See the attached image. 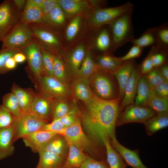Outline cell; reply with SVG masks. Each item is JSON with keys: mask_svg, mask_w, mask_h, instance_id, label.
<instances>
[{"mask_svg": "<svg viewBox=\"0 0 168 168\" xmlns=\"http://www.w3.org/2000/svg\"><path fill=\"white\" fill-rule=\"evenodd\" d=\"M119 98L106 100L94 94L79 111L82 128L96 145L104 146L103 140L110 142L115 136V127L122 111Z\"/></svg>", "mask_w": 168, "mask_h": 168, "instance_id": "1", "label": "cell"}, {"mask_svg": "<svg viewBox=\"0 0 168 168\" xmlns=\"http://www.w3.org/2000/svg\"><path fill=\"white\" fill-rule=\"evenodd\" d=\"M88 79L93 93L97 97L110 100L119 98L118 85L113 74L99 68Z\"/></svg>", "mask_w": 168, "mask_h": 168, "instance_id": "2", "label": "cell"}, {"mask_svg": "<svg viewBox=\"0 0 168 168\" xmlns=\"http://www.w3.org/2000/svg\"><path fill=\"white\" fill-rule=\"evenodd\" d=\"M133 11L120 16L109 25L112 36L113 52L134 38L132 21Z\"/></svg>", "mask_w": 168, "mask_h": 168, "instance_id": "3", "label": "cell"}, {"mask_svg": "<svg viewBox=\"0 0 168 168\" xmlns=\"http://www.w3.org/2000/svg\"><path fill=\"white\" fill-rule=\"evenodd\" d=\"M34 39L40 48L53 54L60 55V38L54 29L43 22L29 24Z\"/></svg>", "mask_w": 168, "mask_h": 168, "instance_id": "4", "label": "cell"}, {"mask_svg": "<svg viewBox=\"0 0 168 168\" xmlns=\"http://www.w3.org/2000/svg\"><path fill=\"white\" fill-rule=\"evenodd\" d=\"M34 39L33 34L29 24L21 21L2 42L1 49L21 50Z\"/></svg>", "mask_w": 168, "mask_h": 168, "instance_id": "5", "label": "cell"}, {"mask_svg": "<svg viewBox=\"0 0 168 168\" xmlns=\"http://www.w3.org/2000/svg\"><path fill=\"white\" fill-rule=\"evenodd\" d=\"M47 122L31 113H22L14 117L11 124L14 129L13 142L38 130H42Z\"/></svg>", "mask_w": 168, "mask_h": 168, "instance_id": "6", "label": "cell"}, {"mask_svg": "<svg viewBox=\"0 0 168 168\" xmlns=\"http://www.w3.org/2000/svg\"><path fill=\"white\" fill-rule=\"evenodd\" d=\"M22 13L16 7L13 0H5L0 4V41L2 42L21 21Z\"/></svg>", "mask_w": 168, "mask_h": 168, "instance_id": "7", "label": "cell"}, {"mask_svg": "<svg viewBox=\"0 0 168 168\" xmlns=\"http://www.w3.org/2000/svg\"><path fill=\"white\" fill-rule=\"evenodd\" d=\"M133 4L127 2L120 5L112 7L96 8L90 18L92 26L97 30L101 27L110 25L120 16L133 11Z\"/></svg>", "mask_w": 168, "mask_h": 168, "instance_id": "8", "label": "cell"}, {"mask_svg": "<svg viewBox=\"0 0 168 168\" xmlns=\"http://www.w3.org/2000/svg\"><path fill=\"white\" fill-rule=\"evenodd\" d=\"M21 51L26 56L28 63L27 70L34 83L44 74L41 48L34 39Z\"/></svg>", "mask_w": 168, "mask_h": 168, "instance_id": "9", "label": "cell"}, {"mask_svg": "<svg viewBox=\"0 0 168 168\" xmlns=\"http://www.w3.org/2000/svg\"><path fill=\"white\" fill-rule=\"evenodd\" d=\"M117 120L116 126H120L131 123H139L144 124L156 113L151 108L136 105H129L124 109Z\"/></svg>", "mask_w": 168, "mask_h": 168, "instance_id": "10", "label": "cell"}, {"mask_svg": "<svg viewBox=\"0 0 168 168\" xmlns=\"http://www.w3.org/2000/svg\"><path fill=\"white\" fill-rule=\"evenodd\" d=\"M34 83L38 92H43L53 96L69 97L71 96L69 86L54 77L44 74Z\"/></svg>", "mask_w": 168, "mask_h": 168, "instance_id": "11", "label": "cell"}, {"mask_svg": "<svg viewBox=\"0 0 168 168\" xmlns=\"http://www.w3.org/2000/svg\"><path fill=\"white\" fill-rule=\"evenodd\" d=\"M62 136L67 142L83 152H89L93 150V145L82 128L79 117L73 124L65 128Z\"/></svg>", "mask_w": 168, "mask_h": 168, "instance_id": "12", "label": "cell"}, {"mask_svg": "<svg viewBox=\"0 0 168 168\" xmlns=\"http://www.w3.org/2000/svg\"><path fill=\"white\" fill-rule=\"evenodd\" d=\"M53 96L42 92L36 93L30 113L42 120L52 121Z\"/></svg>", "mask_w": 168, "mask_h": 168, "instance_id": "13", "label": "cell"}, {"mask_svg": "<svg viewBox=\"0 0 168 168\" xmlns=\"http://www.w3.org/2000/svg\"><path fill=\"white\" fill-rule=\"evenodd\" d=\"M60 134L40 130L30 133L22 138L25 146L34 153H38L48 142Z\"/></svg>", "mask_w": 168, "mask_h": 168, "instance_id": "14", "label": "cell"}, {"mask_svg": "<svg viewBox=\"0 0 168 168\" xmlns=\"http://www.w3.org/2000/svg\"><path fill=\"white\" fill-rule=\"evenodd\" d=\"M110 144L122 157L127 166L132 168H148L140 158L138 150H131L126 148L118 141L116 136L112 138Z\"/></svg>", "mask_w": 168, "mask_h": 168, "instance_id": "15", "label": "cell"}, {"mask_svg": "<svg viewBox=\"0 0 168 168\" xmlns=\"http://www.w3.org/2000/svg\"><path fill=\"white\" fill-rule=\"evenodd\" d=\"M69 87L71 96L84 103L89 101L93 94L88 79L82 77H77L73 78Z\"/></svg>", "mask_w": 168, "mask_h": 168, "instance_id": "16", "label": "cell"}, {"mask_svg": "<svg viewBox=\"0 0 168 168\" xmlns=\"http://www.w3.org/2000/svg\"><path fill=\"white\" fill-rule=\"evenodd\" d=\"M141 75L139 66L136 64L132 71L125 88L124 97L121 102L122 111L126 106L134 104Z\"/></svg>", "mask_w": 168, "mask_h": 168, "instance_id": "17", "label": "cell"}, {"mask_svg": "<svg viewBox=\"0 0 168 168\" xmlns=\"http://www.w3.org/2000/svg\"><path fill=\"white\" fill-rule=\"evenodd\" d=\"M11 91L17 98L22 114L30 113L36 93L31 88H23L15 83Z\"/></svg>", "mask_w": 168, "mask_h": 168, "instance_id": "18", "label": "cell"}, {"mask_svg": "<svg viewBox=\"0 0 168 168\" xmlns=\"http://www.w3.org/2000/svg\"><path fill=\"white\" fill-rule=\"evenodd\" d=\"M85 55V47L82 44L74 49L66 58L65 64L70 79L72 80L75 77Z\"/></svg>", "mask_w": 168, "mask_h": 168, "instance_id": "19", "label": "cell"}, {"mask_svg": "<svg viewBox=\"0 0 168 168\" xmlns=\"http://www.w3.org/2000/svg\"><path fill=\"white\" fill-rule=\"evenodd\" d=\"M14 129L10 126L0 129V160H2L13 155Z\"/></svg>", "mask_w": 168, "mask_h": 168, "instance_id": "20", "label": "cell"}, {"mask_svg": "<svg viewBox=\"0 0 168 168\" xmlns=\"http://www.w3.org/2000/svg\"><path fill=\"white\" fill-rule=\"evenodd\" d=\"M136 65L134 59L124 62L119 69L113 74L118 85L119 98L121 101L124 97L126 85Z\"/></svg>", "mask_w": 168, "mask_h": 168, "instance_id": "21", "label": "cell"}, {"mask_svg": "<svg viewBox=\"0 0 168 168\" xmlns=\"http://www.w3.org/2000/svg\"><path fill=\"white\" fill-rule=\"evenodd\" d=\"M103 26L99 28V30L95 40L96 49L102 54L113 55V43L109 25Z\"/></svg>", "mask_w": 168, "mask_h": 168, "instance_id": "22", "label": "cell"}, {"mask_svg": "<svg viewBox=\"0 0 168 168\" xmlns=\"http://www.w3.org/2000/svg\"><path fill=\"white\" fill-rule=\"evenodd\" d=\"M38 153L39 160L35 168H58L63 166L66 158L47 151H41Z\"/></svg>", "mask_w": 168, "mask_h": 168, "instance_id": "23", "label": "cell"}, {"mask_svg": "<svg viewBox=\"0 0 168 168\" xmlns=\"http://www.w3.org/2000/svg\"><path fill=\"white\" fill-rule=\"evenodd\" d=\"M67 142L68 154L63 166L64 168H79L88 156L73 145Z\"/></svg>", "mask_w": 168, "mask_h": 168, "instance_id": "24", "label": "cell"}, {"mask_svg": "<svg viewBox=\"0 0 168 168\" xmlns=\"http://www.w3.org/2000/svg\"><path fill=\"white\" fill-rule=\"evenodd\" d=\"M69 98L68 97L62 96H53L52 120L60 118L67 114L76 105L75 104L72 107L68 100Z\"/></svg>", "mask_w": 168, "mask_h": 168, "instance_id": "25", "label": "cell"}, {"mask_svg": "<svg viewBox=\"0 0 168 168\" xmlns=\"http://www.w3.org/2000/svg\"><path fill=\"white\" fill-rule=\"evenodd\" d=\"M147 134L151 136L157 131L168 126V112L156 113L144 124Z\"/></svg>", "mask_w": 168, "mask_h": 168, "instance_id": "26", "label": "cell"}, {"mask_svg": "<svg viewBox=\"0 0 168 168\" xmlns=\"http://www.w3.org/2000/svg\"><path fill=\"white\" fill-rule=\"evenodd\" d=\"M68 149V145L66 139L63 136L60 135L46 143L40 151L51 152L66 158Z\"/></svg>", "mask_w": 168, "mask_h": 168, "instance_id": "27", "label": "cell"}, {"mask_svg": "<svg viewBox=\"0 0 168 168\" xmlns=\"http://www.w3.org/2000/svg\"><path fill=\"white\" fill-rule=\"evenodd\" d=\"M124 62L118 60L113 55L101 54L97 56L95 63L99 68L113 74Z\"/></svg>", "mask_w": 168, "mask_h": 168, "instance_id": "28", "label": "cell"}, {"mask_svg": "<svg viewBox=\"0 0 168 168\" xmlns=\"http://www.w3.org/2000/svg\"><path fill=\"white\" fill-rule=\"evenodd\" d=\"M21 20L28 24L41 23L44 22V16L39 7L26 3Z\"/></svg>", "mask_w": 168, "mask_h": 168, "instance_id": "29", "label": "cell"}, {"mask_svg": "<svg viewBox=\"0 0 168 168\" xmlns=\"http://www.w3.org/2000/svg\"><path fill=\"white\" fill-rule=\"evenodd\" d=\"M52 56L54 77L61 82L69 86V82L70 79L65 63L60 55L52 54Z\"/></svg>", "mask_w": 168, "mask_h": 168, "instance_id": "30", "label": "cell"}, {"mask_svg": "<svg viewBox=\"0 0 168 168\" xmlns=\"http://www.w3.org/2000/svg\"><path fill=\"white\" fill-rule=\"evenodd\" d=\"M106 161L110 168H126L127 166L120 155L112 147L110 142L104 139Z\"/></svg>", "mask_w": 168, "mask_h": 168, "instance_id": "31", "label": "cell"}, {"mask_svg": "<svg viewBox=\"0 0 168 168\" xmlns=\"http://www.w3.org/2000/svg\"><path fill=\"white\" fill-rule=\"evenodd\" d=\"M58 3L65 15L69 16L83 11L88 5L86 1L80 0H58Z\"/></svg>", "mask_w": 168, "mask_h": 168, "instance_id": "32", "label": "cell"}, {"mask_svg": "<svg viewBox=\"0 0 168 168\" xmlns=\"http://www.w3.org/2000/svg\"><path fill=\"white\" fill-rule=\"evenodd\" d=\"M154 94L152 90L148 87L141 74L139 82L134 104L145 107L151 96Z\"/></svg>", "mask_w": 168, "mask_h": 168, "instance_id": "33", "label": "cell"}, {"mask_svg": "<svg viewBox=\"0 0 168 168\" xmlns=\"http://www.w3.org/2000/svg\"><path fill=\"white\" fill-rule=\"evenodd\" d=\"M66 15L58 3L44 19V22L54 29L61 27L65 21Z\"/></svg>", "mask_w": 168, "mask_h": 168, "instance_id": "34", "label": "cell"}, {"mask_svg": "<svg viewBox=\"0 0 168 168\" xmlns=\"http://www.w3.org/2000/svg\"><path fill=\"white\" fill-rule=\"evenodd\" d=\"M131 42L133 45H137L144 49L148 46L158 45L154 28L147 29L143 32L139 37L134 38Z\"/></svg>", "mask_w": 168, "mask_h": 168, "instance_id": "35", "label": "cell"}, {"mask_svg": "<svg viewBox=\"0 0 168 168\" xmlns=\"http://www.w3.org/2000/svg\"><path fill=\"white\" fill-rule=\"evenodd\" d=\"M98 68L93 59L91 54L89 52L86 55L81 66L74 77L80 76L88 79Z\"/></svg>", "mask_w": 168, "mask_h": 168, "instance_id": "36", "label": "cell"}, {"mask_svg": "<svg viewBox=\"0 0 168 168\" xmlns=\"http://www.w3.org/2000/svg\"><path fill=\"white\" fill-rule=\"evenodd\" d=\"M2 101V105L15 117L22 114L17 98L11 92L6 93L3 96Z\"/></svg>", "mask_w": 168, "mask_h": 168, "instance_id": "37", "label": "cell"}, {"mask_svg": "<svg viewBox=\"0 0 168 168\" xmlns=\"http://www.w3.org/2000/svg\"><path fill=\"white\" fill-rule=\"evenodd\" d=\"M151 108L156 113L168 112V97L152 95L145 106Z\"/></svg>", "mask_w": 168, "mask_h": 168, "instance_id": "38", "label": "cell"}, {"mask_svg": "<svg viewBox=\"0 0 168 168\" xmlns=\"http://www.w3.org/2000/svg\"><path fill=\"white\" fill-rule=\"evenodd\" d=\"M151 57L153 68H158L168 62V51L161 49L158 45L152 46Z\"/></svg>", "mask_w": 168, "mask_h": 168, "instance_id": "39", "label": "cell"}, {"mask_svg": "<svg viewBox=\"0 0 168 168\" xmlns=\"http://www.w3.org/2000/svg\"><path fill=\"white\" fill-rule=\"evenodd\" d=\"M158 44L162 49L168 51V24L166 22L154 28Z\"/></svg>", "mask_w": 168, "mask_h": 168, "instance_id": "40", "label": "cell"}, {"mask_svg": "<svg viewBox=\"0 0 168 168\" xmlns=\"http://www.w3.org/2000/svg\"><path fill=\"white\" fill-rule=\"evenodd\" d=\"M148 87L152 89L165 81L158 68H153L148 72L142 75Z\"/></svg>", "mask_w": 168, "mask_h": 168, "instance_id": "41", "label": "cell"}, {"mask_svg": "<svg viewBox=\"0 0 168 168\" xmlns=\"http://www.w3.org/2000/svg\"><path fill=\"white\" fill-rule=\"evenodd\" d=\"M41 49L42 55V67L44 74L47 76L54 77L52 54L41 48Z\"/></svg>", "mask_w": 168, "mask_h": 168, "instance_id": "42", "label": "cell"}, {"mask_svg": "<svg viewBox=\"0 0 168 168\" xmlns=\"http://www.w3.org/2000/svg\"><path fill=\"white\" fill-rule=\"evenodd\" d=\"M82 18L80 16H75L68 25L65 32L67 40L70 41L75 37L79 30Z\"/></svg>", "mask_w": 168, "mask_h": 168, "instance_id": "43", "label": "cell"}, {"mask_svg": "<svg viewBox=\"0 0 168 168\" xmlns=\"http://www.w3.org/2000/svg\"><path fill=\"white\" fill-rule=\"evenodd\" d=\"M21 51V50H20L1 49L0 50V74L7 73L5 65L7 60L13 57L16 53Z\"/></svg>", "mask_w": 168, "mask_h": 168, "instance_id": "44", "label": "cell"}, {"mask_svg": "<svg viewBox=\"0 0 168 168\" xmlns=\"http://www.w3.org/2000/svg\"><path fill=\"white\" fill-rule=\"evenodd\" d=\"M79 117V110L76 105L68 113L58 119L66 128L73 124Z\"/></svg>", "mask_w": 168, "mask_h": 168, "instance_id": "45", "label": "cell"}, {"mask_svg": "<svg viewBox=\"0 0 168 168\" xmlns=\"http://www.w3.org/2000/svg\"><path fill=\"white\" fill-rule=\"evenodd\" d=\"M79 168H110L107 162L98 161L88 156Z\"/></svg>", "mask_w": 168, "mask_h": 168, "instance_id": "46", "label": "cell"}, {"mask_svg": "<svg viewBox=\"0 0 168 168\" xmlns=\"http://www.w3.org/2000/svg\"><path fill=\"white\" fill-rule=\"evenodd\" d=\"M2 105H0V129L10 126L14 118Z\"/></svg>", "mask_w": 168, "mask_h": 168, "instance_id": "47", "label": "cell"}, {"mask_svg": "<svg viewBox=\"0 0 168 168\" xmlns=\"http://www.w3.org/2000/svg\"><path fill=\"white\" fill-rule=\"evenodd\" d=\"M66 127L59 119H54L47 123L43 127V130L49 131L62 135Z\"/></svg>", "mask_w": 168, "mask_h": 168, "instance_id": "48", "label": "cell"}, {"mask_svg": "<svg viewBox=\"0 0 168 168\" xmlns=\"http://www.w3.org/2000/svg\"><path fill=\"white\" fill-rule=\"evenodd\" d=\"M144 48L137 45H133L125 55L120 57H117V58L122 62L134 59L140 56Z\"/></svg>", "mask_w": 168, "mask_h": 168, "instance_id": "49", "label": "cell"}, {"mask_svg": "<svg viewBox=\"0 0 168 168\" xmlns=\"http://www.w3.org/2000/svg\"><path fill=\"white\" fill-rule=\"evenodd\" d=\"M152 52V50L151 48L146 57L139 65L141 73L142 75L148 72L153 68L151 60Z\"/></svg>", "mask_w": 168, "mask_h": 168, "instance_id": "50", "label": "cell"}, {"mask_svg": "<svg viewBox=\"0 0 168 168\" xmlns=\"http://www.w3.org/2000/svg\"><path fill=\"white\" fill-rule=\"evenodd\" d=\"M58 3V0H43L40 6L44 19L48 16L51 10Z\"/></svg>", "mask_w": 168, "mask_h": 168, "instance_id": "51", "label": "cell"}, {"mask_svg": "<svg viewBox=\"0 0 168 168\" xmlns=\"http://www.w3.org/2000/svg\"><path fill=\"white\" fill-rule=\"evenodd\" d=\"M151 89L156 96L168 97V81H164Z\"/></svg>", "mask_w": 168, "mask_h": 168, "instance_id": "52", "label": "cell"}, {"mask_svg": "<svg viewBox=\"0 0 168 168\" xmlns=\"http://www.w3.org/2000/svg\"><path fill=\"white\" fill-rule=\"evenodd\" d=\"M162 77L166 81H168V64L165 63L158 68Z\"/></svg>", "mask_w": 168, "mask_h": 168, "instance_id": "53", "label": "cell"}, {"mask_svg": "<svg viewBox=\"0 0 168 168\" xmlns=\"http://www.w3.org/2000/svg\"><path fill=\"white\" fill-rule=\"evenodd\" d=\"M17 63L14 60L13 57L9 58L7 61L5 69L7 72L14 69L16 66Z\"/></svg>", "mask_w": 168, "mask_h": 168, "instance_id": "54", "label": "cell"}, {"mask_svg": "<svg viewBox=\"0 0 168 168\" xmlns=\"http://www.w3.org/2000/svg\"><path fill=\"white\" fill-rule=\"evenodd\" d=\"M14 3L18 10L22 13L26 4V0H13Z\"/></svg>", "mask_w": 168, "mask_h": 168, "instance_id": "55", "label": "cell"}, {"mask_svg": "<svg viewBox=\"0 0 168 168\" xmlns=\"http://www.w3.org/2000/svg\"><path fill=\"white\" fill-rule=\"evenodd\" d=\"M13 58L17 63H23L26 60V55L22 51L16 54Z\"/></svg>", "mask_w": 168, "mask_h": 168, "instance_id": "56", "label": "cell"}, {"mask_svg": "<svg viewBox=\"0 0 168 168\" xmlns=\"http://www.w3.org/2000/svg\"><path fill=\"white\" fill-rule=\"evenodd\" d=\"M43 0H26V3L39 7Z\"/></svg>", "mask_w": 168, "mask_h": 168, "instance_id": "57", "label": "cell"}, {"mask_svg": "<svg viewBox=\"0 0 168 168\" xmlns=\"http://www.w3.org/2000/svg\"><path fill=\"white\" fill-rule=\"evenodd\" d=\"M58 168H64L63 166H60L59 167H58Z\"/></svg>", "mask_w": 168, "mask_h": 168, "instance_id": "58", "label": "cell"}]
</instances>
